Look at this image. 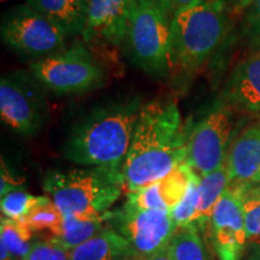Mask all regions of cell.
Listing matches in <instances>:
<instances>
[{"label": "cell", "instance_id": "obj_1", "mask_svg": "<svg viewBox=\"0 0 260 260\" xmlns=\"http://www.w3.org/2000/svg\"><path fill=\"white\" fill-rule=\"evenodd\" d=\"M187 138L176 103L144 104L122 168L129 193L151 186L186 161Z\"/></svg>", "mask_w": 260, "mask_h": 260}, {"label": "cell", "instance_id": "obj_2", "mask_svg": "<svg viewBox=\"0 0 260 260\" xmlns=\"http://www.w3.org/2000/svg\"><path fill=\"white\" fill-rule=\"evenodd\" d=\"M142 106L130 96L94 107L71 128L63 157L81 167L123 168Z\"/></svg>", "mask_w": 260, "mask_h": 260}, {"label": "cell", "instance_id": "obj_3", "mask_svg": "<svg viewBox=\"0 0 260 260\" xmlns=\"http://www.w3.org/2000/svg\"><path fill=\"white\" fill-rule=\"evenodd\" d=\"M44 189L63 216L103 217L121 197L122 168L86 167L47 172Z\"/></svg>", "mask_w": 260, "mask_h": 260}, {"label": "cell", "instance_id": "obj_4", "mask_svg": "<svg viewBox=\"0 0 260 260\" xmlns=\"http://www.w3.org/2000/svg\"><path fill=\"white\" fill-rule=\"evenodd\" d=\"M228 27L223 0H203L171 18V58L186 73L206 63L222 44Z\"/></svg>", "mask_w": 260, "mask_h": 260}, {"label": "cell", "instance_id": "obj_5", "mask_svg": "<svg viewBox=\"0 0 260 260\" xmlns=\"http://www.w3.org/2000/svg\"><path fill=\"white\" fill-rule=\"evenodd\" d=\"M170 27L154 0H136L123 45L133 63L151 76L165 77L172 67Z\"/></svg>", "mask_w": 260, "mask_h": 260}, {"label": "cell", "instance_id": "obj_6", "mask_svg": "<svg viewBox=\"0 0 260 260\" xmlns=\"http://www.w3.org/2000/svg\"><path fill=\"white\" fill-rule=\"evenodd\" d=\"M29 71L45 89L57 95L84 94L102 87L105 71L82 42L34 60Z\"/></svg>", "mask_w": 260, "mask_h": 260}, {"label": "cell", "instance_id": "obj_7", "mask_svg": "<svg viewBox=\"0 0 260 260\" xmlns=\"http://www.w3.org/2000/svg\"><path fill=\"white\" fill-rule=\"evenodd\" d=\"M0 38L19 56L39 60L64 50L68 35L29 5L19 4L3 14Z\"/></svg>", "mask_w": 260, "mask_h": 260}, {"label": "cell", "instance_id": "obj_8", "mask_svg": "<svg viewBox=\"0 0 260 260\" xmlns=\"http://www.w3.org/2000/svg\"><path fill=\"white\" fill-rule=\"evenodd\" d=\"M0 117L6 126L22 136L39 134L48 119L44 87L30 71L17 70L0 80Z\"/></svg>", "mask_w": 260, "mask_h": 260}, {"label": "cell", "instance_id": "obj_9", "mask_svg": "<svg viewBox=\"0 0 260 260\" xmlns=\"http://www.w3.org/2000/svg\"><path fill=\"white\" fill-rule=\"evenodd\" d=\"M233 129L232 105L226 102L214 104L188 132L184 162L200 177L218 170L225 165Z\"/></svg>", "mask_w": 260, "mask_h": 260}, {"label": "cell", "instance_id": "obj_10", "mask_svg": "<svg viewBox=\"0 0 260 260\" xmlns=\"http://www.w3.org/2000/svg\"><path fill=\"white\" fill-rule=\"evenodd\" d=\"M107 220L136 254L145 259L167 249L177 228L171 211L142 210L129 201L115 212H109Z\"/></svg>", "mask_w": 260, "mask_h": 260}, {"label": "cell", "instance_id": "obj_11", "mask_svg": "<svg viewBox=\"0 0 260 260\" xmlns=\"http://www.w3.org/2000/svg\"><path fill=\"white\" fill-rule=\"evenodd\" d=\"M211 243L219 260H241L248 246V235L243 218L241 197L229 184L209 223Z\"/></svg>", "mask_w": 260, "mask_h": 260}, {"label": "cell", "instance_id": "obj_12", "mask_svg": "<svg viewBox=\"0 0 260 260\" xmlns=\"http://www.w3.org/2000/svg\"><path fill=\"white\" fill-rule=\"evenodd\" d=\"M136 0H89L83 40H104L123 45Z\"/></svg>", "mask_w": 260, "mask_h": 260}, {"label": "cell", "instance_id": "obj_13", "mask_svg": "<svg viewBox=\"0 0 260 260\" xmlns=\"http://www.w3.org/2000/svg\"><path fill=\"white\" fill-rule=\"evenodd\" d=\"M225 165L232 183L251 184L260 180V123L247 126L233 139Z\"/></svg>", "mask_w": 260, "mask_h": 260}, {"label": "cell", "instance_id": "obj_14", "mask_svg": "<svg viewBox=\"0 0 260 260\" xmlns=\"http://www.w3.org/2000/svg\"><path fill=\"white\" fill-rule=\"evenodd\" d=\"M225 102L249 112H260V51L240 61L224 89Z\"/></svg>", "mask_w": 260, "mask_h": 260}, {"label": "cell", "instance_id": "obj_15", "mask_svg": "<svg viewBox=\"0 0 260 260\" xmlns=\"http://www.w3.org/2000/svg\"><path fill=\"white\" fill-rule=\"evenodd\" d=\"M25 4L53 22L68 37L83 34L89 0H25Z\"/></svg>", "mask_w": 260, "mask_h": 260}, {"label": "cell", "instance_id": "obj_16", "mask_svg": "<svg viewBox=\"0 0 260 260\" xmlns=\"http://www.w3.org/2000/svg\"><path fill=\"white\" fill-rule=\"evenodd\" d=\"M135 256L139 255L130 243L112 228H105L70 251L71 260H129Z\"/></svg>", "mask_w": 260, "mask_h": 260}, {"label": "cell", "instance_id": "obj_17", "mask_svg": "<svg viewBox=\"0 0 260 260\" xmlns=\"http://www.w3.org/2000/svg\"><path fill=\"white\" fill-rule=\"evenodd\" d=\"M107 214L109 212L103 217L64 216L59 225L51 232L53 235L51 240L71 251L105 229Z\"/></svg>", "mask_w": 260, "mask_h": 260}, {"label": "cell", "instance_id": "obj_18", "mask_svg": "<svg viewBox=\"0 0 260 260\" xmlns=\"http://www.w3.org/2000/svg\"><path fill=\"white\" fill-rule=\"evenodd\" d=\"M230 184L229 172L226 165H223L218 170L200 177L199 181V206L194 223L199 229L204 230L209 225L210 218L224 191Z\"/></svg>", "mask_w": 260, "mask_h": 260}, {"label": "cell", "instance_id": "obj_19", "mask_svg": "<svg viewBox=\"0 0 260 260\" xmlns=\"http://www.w3.org/2000/svg\"><path fill=\"white\" fill-rule=\"evenodd\" d=\"M194 174L195 172L188 167L187 162H182L169 172L167 176L153 183L157 197L165 209L172 211L181 203L187 194Z\"/></svg>", "mask_w": 260, "mask_h": 260}, {"label": "cell", "instance_id": "obj_20", "mask_svg": "<svg viewBox=\"0 0 260 260\" xmlns=\"http://www.w3.org/2000/svg\"><path fill=\"white\" fill-rule=\"evenodd\" d=\"M168 251L172 260H211L195 224L176 228Z\"/></svg>", "mask_w": 260, "mask_h": 260}, {"label": "cell", "instance_id": "obj_21", "mask_svg": "<svg viewBox=\"0 0 260 260\" xmlns=\"http://www.w3.org/2000/svg\"><path fill=\"white\" fill-rule=\"evenodd\" d=\"M32 230L25 220H14L8 217H2L0 222V237L2 242L8 247L12 260L23 259L30 249Z\"/></svg>", "mask_w": 260, "mask_h": 260}, {"label": "cell", "instance_id": "obj_22", "mask_svg": "<svg viewBox=\"0 0 260 260\" xmlns=\"http://www.w3.org/2000/svg\"><path fill=\"white\" fill-rule=\"evenodd\" d=\"M46 199L47 197H35L22 189H15L2 197L0 206L3 216L14 220H22L35 206Z\"/></svg>", "mask_w": 260, "mask_h": 260}, {"label": "cell", "instance_id": "obj_23", "mask_svg": "<svg viewBox=\"0 0 260 260\" xmlns=\"http://www.w3.org/2000/svg\"><path fill=\"white\" fill-rule=\"evenodd\" d=\"M63 217L51 198L47 197V199L35 206L23 220H25L32 232H42V230L53 232L60 224Z\"/></svg>", "mask_w": 260, "mask_h": 260}, {"label": "cell", "instance_id": "obj_24", "mask_svg": "<svg viewBox=\"0 0 260 260\" xmlns=\"http://www.w3.org/2000/svg\"><path fill=\"white\" fill-rule=\"evenodd\" d=\"M199 181L200 176L195 172L187 194L184 195L181 203L171 211L172 218H174L177 228L194 223L198 206H199Z\"/></svg>", "mask_w": 260, "mask_h": 260}, {"label": "cell", "instance_id": "obj_25", "mask_svg": "<svg viewBox=\"0 0 260 260\" xmlns=\"http://www.w3.org/2000/svg\"><path fill=\"white\" fill-rule=\"evenodd\" d=\"M230 184L236 188L241 197L243 218H245L248 240L258 239L260 237V199L246 191L240 184L232 183V182Z\"/></svg>", "mask_w": 260, "mask_h": 260}, {"label": "cell", "instance_id": "obj_26", "mask_svg": "<svg viewBox=\"0 0 260 260\" xmlns=\"http://www.w3.org/2000/svg\"><path fill=\"white\" fill-rule=\"evenodd\" d=\"M22 260H71L70 251L53 240L31 243Z\"/></svg>", "mask_w": 260, "mask_h": 260}, {"label": "cell", "instance_id": "obj_27", "mask_svg": "<svg viewBox=\"0 0 260 260\" xmlns=\"http://www.w3.org/2000/svg\"><path fill=\"white\" fill-rule=\"evenodd\" d=\"M246 27L255 44H260V0H253L246 16Z\"/></svg>", "mask_w": 260, "mask_h": 260}, {"label": "cell", "instance_id": "obj_28", "mask_svg": "<svg viewBox=\"0 0 260 260\" xmlns=\"http://www.w3.org/2000/svg\"><path fill=\"white\" fill-rule=\"evenodd\" d=\"M154 2L160 6L162 11L171 19L182 10L190 8V6L198 4V3H201L203 0H154Z\"/></svg>", "mask_w": 260, "mask_h": 260}, {"label": "cell", "instance_id": "obj_29", "mask_svg": "<svg viewBox=\"0 0 260 260\" xmlns=\"http://www.w3.org/2000/svg\"><path fill=\"white\" fill-rule=\"evenodd\" d=\"M246 260H260V237L249 240L246 249Z\"/></svg>", "mask_w": 260, "mask_h": 260}, {"label": "cell", "instance_id": "obj_30", "mask_svg": "<svg viewBox=\"0 0 260 260\" xmlns=\"http://www.w3.org/2000/svg\"><path fill=\"white\" fill-rule=\"evenodd\" d=\"M240 186H241L246 191H248V193H251L252 195H254V197L260 199V180L258 182H254V183L240 184Z\"/></svg>", "mask_w": 260, "mask_h": 260}, {"label": "cell", "instance_id": "obj_31", "mask_svg": "<svg viewBox=\"0 0 260 260\" xmlns=\"http://www.w3.org/2000/svg\"><path fill=\"white\" fill-rule=\"evenodd\" d=\"M145 260H172V258L167 248V249H164V251H160V252L155 253V254H153V255L148 256V258Z\"/></svg>", "mask_w": 260, "mask_h": 260}, {"label": "cell", "instance_id": "obj_32", "mask_svg": "<svg viewBox=\"0 0 260 260\" xmlns=\"http://www.w3.org/2000/svg\"><path fill=\"white\" fill-rule=\"evenodd\" d=\"M0 248H2V251H0L2 252V260H12V256L10 254L8 247L5 246L4 242L0 241Z\"/></svg>", "mask_w": 260, "mask_h": 260}, {"label": "cell", "instance_id": "obj_33", "mask_svg": "<svg viewBox=\"0 0 260 260\" xmlns=\"http://www.w3.org/2000/svg\"><path fill=\"white\" fill-rule=\"evenodd\" d=\"M129 260H144V259H140L139 256H135V258H132V259H129Z\"/></svg>", "mask_w": 260, "mask_h": 260}, {"label": "cell", "instance_id": "obj_34", "mask_svg": "<svg viewBox=\"0 0 260 260\" xmlns=\"http://www.w3.org/2000/svg\"><path fill=\"white\" fill-rule=\"evenodd\" d=\"M2 2H3V3H5V2H8V0H2Z\"/></svg>", "mask_w": 260, "mask_h": 260}]
</instances>
